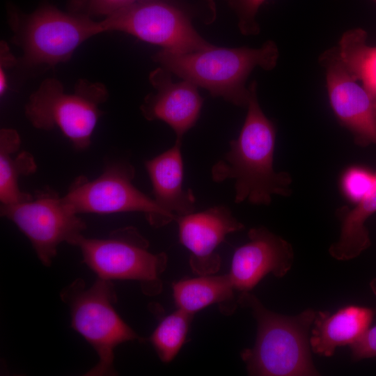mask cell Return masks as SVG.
Returning a JSON list of instances; mask_svg holds the SVG:
<instances>
[{
  "instance_id": "1",
  "label": "cell",
  "mask_w": 376,
  "mask_h": 376,
  "mask_svg": "<svg viewBox=\"0 0 376 376\" xmlns=\"http://www.w3.org/2000/svg\"><path fill=\"white\" fill-rule=\"evenodd\" d=\"M249 90L248 111L240 134L230 141L229 151L212 166L211 177L215 182L235 180V203L247 200L254 205H268L274 194H291L292 178L288 172L274 170L275 126L260 107L256 81Z\"/></svg>"
},
{
  "instance_id": "2",
  "label": "cell",
  "mask_w": 376,
  "mask_h": 376,
  "mask_svg": "<svg viewBox=\"0 0 376 376\" xmlns=\"http://www.w3.org/2000/svg\"><path fill=\"white\" fill-rule=\"evenodd\" d=\"M237 303L249 308L257 322V336L251 348L241 358L250 375H319L311 354L308 333L316 311L307 308L286 316L266 308L249 292H241Z\"/></svg>"
},
{
  "instance_id": "3",
  "label": "cell",
  "mask_w": 376,
  "mask_h": 376,
  "mask_svg": "<svg viewBox=\"0 0 376 376\" xmlns=\"http://www.w3.org/2000/svg\"><path fill=\"white\" fill-rule=\"evenodd\" d=\"M279 49L272 40L260 48L220 47L213 45L191 52L161 49L153 59L162 67L197 86L240 107L248 105L246 81L256 67L271 70L276 65Z\"/></svg>"
},
{
  "instance_id": "4",
  "label": "cell",
  "mask_w": 376,
  "mask_h": 376,
  "mask_svg": "<svg viewBox=\"0 0 376 376\" xmlns=\"http://www.w3.org/2000/svg\"><path fill=\"white\" fill-rule=\"evenodd\" d=\"M60 297L70 308L72 328L93 347L98 357L96 365L84 375H117L116 347L141 338L116 311L113 305L117 296L112 281L97 278L91 286L86 287L84 281L78 278L61 291Z\"/></svg>"
},
{
  "instance_id": "5",
  "label": "cell",
  "mask_w": 376,
  "mask_h": 376,
  "mask_svg": "<svg viewBox=\"0 0 376 376\" xmlns=\"http://www.w3.org/2000/svg\"><path fill=\"white\" fill-rule=\"evenodd\" d=\"M108 93L100 83L80 81L75 92L67 93L57 79L44 80L25 105V116L40 130L58 128L77 150L87 149Z\"/></svg>"
},
{
  "instance_id": "6",
  "label": "cell",
  "mask_w": 376,
  "mask_h": 376,
  "mask_svg": "<svg viewBox=\"0 0 376 376\" xmlns=\"http://www.w3.org/2000/svg\"><path fill=\"white\" fill-rule=\"evenodd\" d=\"M74 246L79 248L83 263L97 278L136 281L143 293L150 296L161 292L160 276L166 269L167 255L151 253L148 241L136 228H117L103 239L81 235Z\"/></svg>"
},
{
  "instance_id": "7",
  "label": "cell",
  "mask_w": 376,
  "mask_h": 376,
  "mask_svg": "<svg viewBox=\"0 0 376 376\" xmlns=\"http://www.w3.org/2000/svg\"><path fill=\"white\" fill-rule=\"evenodd\" d=\"M13 41L23 49L28 65H54L68 60L89 38L102 33L100 22L88 15L62 12L47 5L30 15L13 14Z\"/></svg>"
},
{
  "instance_id": "8",
  "label": "cell",
  "mask_w": 376,
  "mask_h": 376,
  "mask_svg": "<svg viewBox=\"0 0 376 376\" xmlns=\"http://www.w3.org/2000/svg\"><path fill=\"white\" fill-rule=\"evenodd\" d=\"M134 175V168L130 163H112L93 180L84 176L77 178L62 200L77 214L140 212L155 228L171 223L154 199L133 185Z\"/></svg>"
},
{
  "instance_id": "9",
  "label": "cell",
  "mask_w": 376,
  "mask_h": 376,
  "mask_svg": "<svg viewBox=\"0 0 376 376\" xmlns=\"http://www.w3.org/2000/svg\"><path fill=\"white\" fill-rule=\"evenodd\" d=\"M100 23L102 32H125L173 52H191L212 45L198 34L184 10L164 0H136Z\"/></svg>"
},
{
  "instance_id": "10",
  "label": "cell",
  "mask_w": 376,
  "mask_h": 376,
  "mask_svg": "<svg viewBox=\"0 0 376 376\" xmlns=\"http://www.w3.org/2000/svg\"><path fill=\"white\" fill-rule=\"evenodd\" d=\"M1 216L15 224L29 240L40 261L50 267L63 242L73 245L86 229L85 222L51 189L38 191L31 200L1 205Z\"/></svg>"
},
{
  "instance_id": "11",
  "label": "cell",
  "mask_w": 376,
  "mask_h": 376,
  "mask_svg": "<svg viewBox=\"0 0 376 376\" xmlns=\"http://www.w3.org/2000/svg\"><path fill=\"white\" fill-rule=\"evenodd\" d=\"M326 70L330 105L338 122L360 146L376 145V99L347 70L337 47L320 57Z\"/></svg>"
},
{
  "instance_id": "12",
  "label": "cell",
  "mask_w": 376,
  "mask_h": 376,
  "mask_svg": "<svg viewBox=\"0 0 376 376\" xmlns=\"http://www.w3.org/2000/svg\"><path fill=\"white\" fill-rule=\"evenodd\" d=\"M249 241L236 249L229 276L235 290L249 292L266 275L284 276L294 262L291 244L265 227L252 228Z\"/></svg>"
},
{
  "instance_id": "13",
  "label": "cell",
  "mask_w": 376,
  "mask_h": 376,
  "mask_svg": "<svg viewBox=\"0 0 376 376\" xmlns=\"http://www.w3.org/2000/svg\"><path fill=\"white\" fill-rule=\"evenodd\" d=\"M180 243L190 252V267L195 273L210 275L220 267L221 258L214 252L229 233L244 228L225 205L176 217Z\"/></svg>"
},
{
  "instance_id": "14",
  "label": "cell",
  "mask_w": 376,
  "mask_h": 376,
  "mask_svg": "<svg viewBox=\"0 0 376 376\" xmlns=\"http://www.w3.org/2000/svg\"><path fill=\"white\" fill-rule=\"evenodd\" d=\"M171 74L163 67L150 72L149 80L156 93L148 95L140 109L148 120L167 123L175 132L176 139L182 141L184 134L196 124L203 100L197 86L185 79L175 83Z\"/></svg>"
},
{
  "instance_id": "15",
  "label": "cell",
  "mask_w": 376,
  "mask_h": 376,
  "mask_svg": "<svg viewBox=\"0 0 376 376\" xmlns=\"http://www.w3.org/2000/svg\"><path fill=\"white\" fill-rule=\"evenodd\" d=\"M182 141L175 140L169 149L145 162L151 181L154 201L171 222L176 217L194 212L196 198L191 189H185Z\"/></svg>"
},
{
  "instance_id": "16",
  "label": "cell",
  "mask_w": 376,
  "mask_h": 376,
  "mask_svg": "<svg viewBox=\"0 0 376 376\" xmlns=\"http://www.w3.org/2000/svg\"><path fill=\"white\" fill-rule=\"evenodd\" d=\"M374 311L359 306H347L334 314L316 311L311 331V350L324 357L334 355L338 347L351 345L369 329Z\"/></svg>"
},
{
  "instance_id": "17",
  "label": "cell",
  "mask_w": 376,
  "mask_h": 376,
  "mask_svg": "<svg viewBox=\"0 0 376 376\" xmlns=\"http://www.w3.org/2000/svg\"><path fill=\"white\" fill-rule=\"evenodd\" d=\"M172 288L177 308L193 315L214 304L220 311L228 315L238 304L229 274L181 279L173 283Z\"/></svg>"
},
{
  "instance_id": "18",
  "label": "cell",
  "mask_w": 376,
  "mask_h": 376,
  "mask_svg": "<svg viewBox=\"0 0 376 376\" xmlns=\"http://www.w3.org/2000/svg\"><path fill=\"white\" fill-rule=\"evenodd\" d=\"M21 139L18 132L11 128L0 131V201L2 205H12L31 200V194L22 191L19 178L36 171L37 165L33 156L27 151L19 150Z\"/></svg>"
},
{
  "instance_id": "19",
  "label": "cell",
  "mask_w": 376,
  "mask_h": 376,
  "mask_svg": "<svg viewBox=\"0 0 376 376\" xmlns=\"http://www.w3.org/2000/svg\"><path fill=\"white\" fill-rule=\"evenodd\" d=\"M376 178V171H375ZM376 212V180L373 189L350 208L343 206L337 210L340 221L338 240L329 248L331 257L338 260H349L359 256L371 244L366 220Z\"/></svg>"
},
{
  "instance_id": "20",
  "label": "cell",
  "mask_w": 376,
  "mask_h": 376,
  "mask_svg": "<svg viewBox=\"0 0 376 376\" xmlns=\"http://www.w3.org/2000/svg\"><path fill=\"white\" fill-rule=\"evenodd\" d=\"M361 28L345 31L337 46L347 70L376 99V47L369 46Z\"/></svg>"
},
{
  "instance_id": "21",
  "label": "cell",
  "mask_w": 376,
  "mask_h": 376,
  "mask_svg": "<svg viewBox=\"0 0 376 376\" xmlns=\"http://www.w3.org/2000/svg\"><path fill=\"white\" fill-rule=\"evenodd\" d=\"M193 314L177 308L164 318L151 334L149 340L160 360L171 362L186 341Z\"/></svg>"
},
{
  "instance_id": "22",
  "label": "cell",
  "mask_w": 376,
  "mask_h": 376,
  "mask_svg": "<svg viewBox=\"0 0 376 376\" xmlns=\"http://www.w3.org/2000/svg\"><path fill=\"white\" fill-rule=\"evenodd\" d=\"M375 173L363 166H354L343 173L340 185L345 196L352 203H357L374 187Z\"/></svg>"
},
{
  "instance_id": "23",
  "label": "cell",
  "mask_w": 376,
  "mask_h": 376,
  "mask_svg": "<svg viewBox=\"0 0 376 376\" xmlns=\"http://www.w3.org/2000/svg\"><path fill=\"white\" fill-rule=\"evenodd\" d=\"M266 0H227L238 19V27L245 36L257 35L260 32L256 15Z\"/></svg>"
},
{
  "instance_id": "24",
  "label": "cell",
  "mask_w": 376,
  "mask_h": 376,
  "mask_svg": "<svg viewBox=\"0 0 376 376\" xmlns=\"http://www.w3.org/2000/svg\"><path fill=\"white\" fill-rule=\"evenodd\" d=\"M350 347L353 361L376 357V325L369 328Z\"/></svg>"
},
{
  "instance_id": "25",
  "label": "cell",
  "mask_w": 376,
  "mask_h": 376,
  "mask_svg": "<svg viewBox=\"0 0 376 376\" xmlns=\"http://www.w3.org/2000/svg\"><path fill=\"white\" fill-rule=\"evenodd\" d=\"M136 0H88V11L92 15L107 17L127 7Z\"/></svg>"
},
{
  "instance_id": "26",
  "label": "cell",
  "mask_w": 376,
  "mask_h": 376,
  "mask_svg": "<svg viewBox=\"0 0 376 376\" xmlns=\"http://www.w3.org/2000/svg\"><path fill=\"white\" fill-rule=\"evenodd\" d=\"M15 59L5 42L1 43V68L4 69L14 65Z\"/></svg>"
},
{
  "instance_id": "27",
  "label": "cell",
  "mask_w": 376,
  "mask_h": 376,
  "mask_svg": "<svg viewBox=\"0 0 376 376\" xmlns=\"http://www.w3.org/2000/svg\"><path fill=\"white\" fill-rule=\"evenodd\" d=\"M370 288L372 289V291L373 292V293L376 296V278L373 279L370 281Z\"/></svg>"
},
{
  "instance_id": "28",
  "label": "cell",
  "mask_w": 376,
  "mask_h": 376,
  "mask_svg": "<svg viewBox=\"0 0 376 376\" xmlns=\"http://www.w3.org/2000/svg\"><path fill=\"white\" fill-rule=\"evenodd\" d=\"M372 1H373L374 2H375V3H376V0H372Z\"/></svg>"
}]
</instances>
